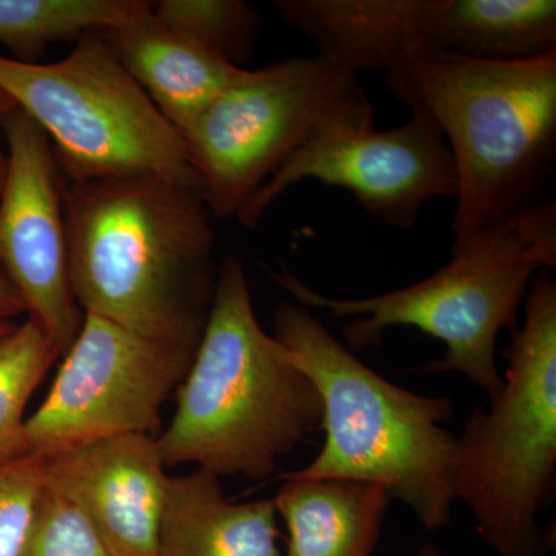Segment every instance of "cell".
<instances>
[{"instance_id":"obj_1","label":"cell","mask_w":556,"mask_h":556,"mask_svg":"<svg viewBox=\"0 0 556 556\" xmlns=\"http://www.w3.org/2000/svg\"><path fill=\"white\" fill-rule=\"evenodd\" d=\"M70 287L83 313L197 350L218 268L199 188L160 175L64 182Z\"/></svg>"},{"instance_id":"obj_2","label":"cell","mask_w":556,"mask_h":556,"mask_svg":"<svg viewBox=\"0 0 556 556\" xmlns=\"http://www.w3.org/2000/svg\"><path fill=\"white\" fill-rule=\"evenodd\" d=\"M177 408L156 439L166 467L265 479L320 430V394L260 325L243 262L228 255Z\"/></svg>"},{"instance_id":"obj_3","label":"cell","mask_w":556,"mask_h":556,"mask_svg":"<svg viewBox=\"0 0 556 556\" xmlns=\"http://www.w3.org/2000/svg\"><path fill=\"white\" fill-rule=\"evenodd\" d=\"M383 76L433 118L452 152V249L538 204L556 159V51L518 62L419 51Z\"/></svg>"},{"instance_id":"obj_4","label":"cell","mask_w":556,"mask_h":556,"mask_svg":"<svg viewBox=\"0 0 556 556\" xmlns=\"http://www.w3.org/2000/svg\"><path fill=\"white\" fill-rule=\"evenodd\" d=\"M274 338L316 386L321 399L320 453L294 477L382 485L434 532L456 503L457 437L448 397L424 396L391 383L358 361L313 311L281 303Z\"/></svg>"},{"instance_id":"obj_5","label":"cell","mask_w":556,"mask_h":556,"mask_svg":"<svg viewBox=\"0 0 556 556\" xmlns=\"http://www.w3.org/2000/svg\"><path fill=\"white\" fill-rule=\"evenodd\" d=\"M555 266L556 206L547 201L478 230L452 249V262L433 276L372 298H327L285 266L269 276L300 305L353 318L343 327L353 353L379 346L388 329L409 327L431 336L447 350L424 371L463 375L492 401L504 383L496 364L497 338L503 329L518 328L519 306L532 278Z\"/></svg>"},{"instance_id":"obj_6","label":"cell","mask_w":556,"mask_h":556,"mask_svg":"<svg viewBox=\"0 0 556 556\" xmlns=\"http://www.w3.org/2000/svg\"><path fill=\"white\" fill-rule=\"evenodd\" d=\"M526 318L504 351V383L490 408H475L457 437L456 500L497 556H548L538 515L556 485V281L540 270Z\"/></svg>"},{"instance_id":"obj_7","label":"cell","mask_w":556,"mask_h":556,"mask_svg":"<svg viewBox=\"0 0 556 556\" xmlns=\"http://www.w3.org/2000/svg\"><path fill=\"white\" fill-rule=\"evenodd\" d=\"M0 89L46 131L64 182L152 174L201 190L178 131L101 31L51 64L0 56Z\"/></svg>"},{"instance_id":"obj_8","label":"cell","mask_w":556,"mask_h":556,"mask_svg":"<svg viewBox=\"0 0 556 556\" xmlns=\"http://www.w3.org/2000/svg\"><path fill=\"white\" fill-rule=\"evenodd\" d=\"M375 113L358 76L318 56L243 68L179 137L212 217L239 208L324 124Z\"/></svg>"},{"instance_id":"obj_9","label":"cell","mask_w":556,"mask_h":556,"mask_svg":"<svg viewBox=\"0 0 556 556\" xmlns=\"http://www.w3.org/2000/svg\"><path fill=\"white\" fill-rule=\"evenodd\" d=\"M408 109L412 119L396 129L376 130L375 113L318 127L239 208L240 225L257 229L270 204L306 179L348 190L393 229H412L428 201L456 200L455 161L444 135L422 109Z\"/></svg>"},{"instance_id":"obj_10","label":"cell","mask_w":556,"mask_h":556,"mask_svg":"<svg viewBox=\"0 0 556 556\" xmlns=\"http://www.w3.org/2000/svg\"><path fill=\"white\" fill-rule=\"evenodd\" d=\"M195 351L84 313L49 396L25 422L28 453L47 457L98 439L152 434Z\"/></svg>"},{"instance_id":"obj_11","label":"cell","mask_w":556,"mask_h":556,"mask_svg":"<svg viewBox=\"0 0 556 556\" xmlns=\"http://www.w3.org/2000/svg\"><path fill=\"white\" fill-rule=\"evenodd\" d=\"M9 169L0 195V273L27 316L60 354L75 342L84 313L70 287L64 179L46 131L20 108L3 123Z\"/></svg>"},{"instance_id":"obj_12","label":"cell","mask_w":556,"mask_h":556,"mask_svg":"<svg viewBox=\"0 0 556 556\" xmlns=\"http://www.w3.org/2000/svg\"><path fill=\"white\" fill-rule=\"evenodd\" d=\"M46 484L86 515L112 556H156L166 464L152 434L98 439L43 457Z\"/></svg>"},{"instance_id":"obj_13","label":"cell","mask_w":556,"mask_h":556,"mask_svg":"<svg viewBox=\"0 0 556 556\" xmlns=\"http://www.w3.org/2000/svg\"><path fill=\"white\" fill-rule=\"evenodd\" d=\"M273 9L316 43L318 56L357 76L387 75L428 51L431 0H274Z\"/></svg>"},{"instance_id":"obj_14","label":"cell","mask_w":556,"mask_h":556,"mask_svg":"<svg viewBox=\"0 0 556 556\" xmlns=\"http://www.w3.org/2000/svg\"><path fill=\"white\" fill-rule=\"evenodd\" d=\"M164 119L181 135L240 75L199 40L149 13L101 30Z\"/></svg>"},{"instance_id":"obj_15","label":"cell","mask_w":556,"mask_h":556,"mask_svg":"<svg viewBox=\"0 0 556 556\" xmlns=\"http://www.w3.org/2000/svg\"><path fill=\"white\" fill-rule=\"evenodd\" d=\"M273 500L232 503L206 470L169 477L156 556H283Z\"/></svg>"},{"instance_id":"obj_16","label":"cell","mask_w":556,"mask_h":556,"mask_svg":"<svg viewBox=\"0 0 556 556\" xmlns=\"http://www.w3.org/2000/svg\"><path fill=\"white\" fill-rule=\"evenodd\" d=\"M287 526V556H372L391 497L382 485L283 477L273 500Z\"/></svg>"},{"instance_id":"obj_17","label":"cell","mask_w":556,"mask_h":556,"mask_svg":"<svg viewBox=\"0 0 556 556\" xmlns=\"http://www.w3.org/2000/svg\"><path fill=\"white\" fill-rule=\"evenodd\" d=\"M428 51L518 62L556 51L555 0H433Z\"/></svg>"},{"instance_id":"obj_18","label":"cell","mask_w":556,"mask_h":556,"mask_svg":"<svg viewBox=\"0 0 556 556\" xmlns=\"http://www.w3.org/2000/svg\"><path fill=\"white\" fill-rule=\"evenodd\" d=\"M152 7L146 0H0V43L13 60L38 62L51 43L126 24Z\"/></svg>"},{"instance_id":"obj_19","label":"cell","mask_w":556,"mask_h":556,"mask_svg":"<svg viewBox=\"0 0 556 556\" xmlns=\"http://www.w3.org/2000/svg\"><path fill=\"white\" fill-rule=\"evenodd\" d=\"M60 351L33 318L0 334V466L28 456L25 407Z\"/></svg>"},{"instance_id":"obj_20","label":"cell","mask_w":556,"mask_h":556,"mask_svg":"<svg viewBox=\"0 0 556 556\" xmlns=\"http://www.w3.org/2000/svg\"><path fill=\"white\" fill-rule=\"evenodd\" d=\"M153 14L240 68L262 31L257 9L243 0H164L153 3Z\"/></svg>"},{"instance_id":"obj_21","label":"cell","mask_w":556,"mask_h":556,"mask_svg":"<svg viewBox=\"0 0 556 556\" xmlns=\"http://www.w3.org/2000/svg\"><path fill=\"white\" fill-rule=\"evenodd\" d=\"M21 556H112L93 525L46 485Z\"/></svg>"},{"instance_id":"obj_22","label":"cell","mask_w":556,"mask_h":556,"mask_svg":"<svg viewBox=\"0 0 556 556\" xmlns=\"http://www.w3.org/2000/svg\"><path fill=\"white\" fill-rule=\"evenodd\" d=\"M43 457L0 466V556H21L46 490Z\"/></svg>"},{"instance_id":"obj_23","label":"cell","mask_w":556,"mask_h":556,"mask_svg":"<svg viewBox=\"0 0 556 556\" xmlns=\"http://www.w3.org/2000/svg\"><path fill=\"white\" fill-rule=\"evenodd\" d=\"M27 314V306L20 292L10 283L9 278L0 273V327L14 325V318Z\"/></svg>"},{"instance_id":"obj_24","label":"cell","mask_w":556,"mask_h":556,"mask_svg":"<svg viewBox=\"0 0 556 556\" xmlns=\"http://www.w3.org/2000/svg\"><path fill=\"white\" fill-rule=\"evenodd\" d=\"M16 102L10 94L0 89V195H2L3 186H5L7 169H9V155L2 149L3 123L7 116L16 109Z\"/></svg>"},{"instance_id":"obj_25","label":"cell","mask_w":556,"mask_h":556,"mask_svg":"<svg viewBox=\"0 0 556 556\" xmlns=\"http://www.w3.org/2000/svg\"><path fill=\"white\" fill-rule=\"evenodd\" d=\"M416 556H444L441 554V551L434 546H430V544H426V546L420 547L419 552H417Z\"/></svg>"},{"instance_id":"obj_26","label":"cell","mask_w":556,"mask_h":556,"mask_svg":"<svg viewBox=\"0 0 556 556\" xmlns=\"http://www.w3.org/2000/svg\"><path fill=\"white\" fill-rule=\"evenodd\" d=\"M11 327H13V325H10V327H0V334H2V332L9 331Z\"/></svg>"}]
</instances>
